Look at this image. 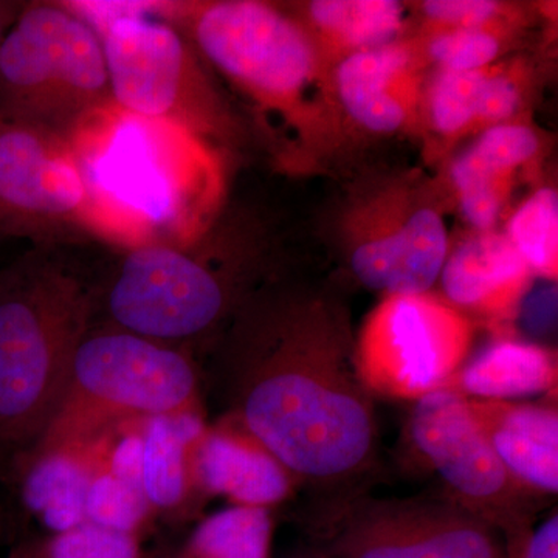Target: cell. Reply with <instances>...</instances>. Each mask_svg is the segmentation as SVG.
<instances>
[{"label":"cell","instance_id":"1","mask_svg":"<svg viewBox=\"0 0 558 558\" xmlns=\"http://www.w3.org/2000/svg\"><path fill=\"white\" fill-rule=\"evenodd\" d=\"M233 417L293 480L341 490L376 457L373 395L348 315L311 290L267 286L231 315L218 363Z\"/></svg>","mask_w":558,"mask_h":558},{"label":"cell","instance_id":"11","mask_svg":"<svg viewBox=\"0 0 558 558\" xmlns=\"http://www.w3.org/2000/svg\"><path fill=\"white\" fill-rule=\"evenodd\" d=\"M312 538L315 558H510L497 529L450 499L340 498Z\"/></svg>","mask_w":558,"mask_h":558},{"label":"cell","instance_id":"25","mask_svg":"<svg viewBox=\"0 0 558 558\" xmlns=\"http://www.w3.org/2000/svg\"><path fill=\"white\" fill-rule=\"evenodd\" d=\"M270 539L269 510L234 506L205 520L182 558H269Z\"/></svg>","mask_w":558,"mask_h":558},{"label":"cell","instance_id":"31","mask_svg":"<svg viewBox=\"0 0 558 558\" xmlns=\"http://www.w3.org/2000/svg\"><path fill=\"white\" fill-rule=\"evenodd\" d=\"M143 438L128 436L121 440L112 458V475L143 490L142 486Z\"/></svg>","mask_w":558,"mask_h":558},{"label":"cell","instance_id":"5","mask_svg":"<svg viewBox=\"0 0 558 558\" xmlns=\"http://www.w3.org/2000/svg\"><path fill=\"white\" fill-rule=\"evenodd\" d=\"M108 10L106 16L78 11L100 35L113 105L178 124L219 148L240 137L236 117L174 24L135 7Z\"/></svg>","mask_w":558,"mask_h":558},{"label":"cell","instance_id":"9","mask_svg":"<svg viewBox=\"0 0 558 558\" xmlns=\"http://www.w3.org/2000/svg\"><path fill=\"white\" fill-rule=\"evenodd\" d=\"M341 236L351 274L384 296L428 293L451 247L442 207L416 174L359 193L344 213Z\"/></svg>","mask_w":558,"mask_h":558},{"label":"cell","instance_id":"7","mask_svg":"<svg viewBox=\"0 0 558 558\" xmlns=\"http://www.w3.org/2000/svg\"><path fill=\"white\" fill-rule=\"evenodd\" d=\"M250 292L213 252L209 229L183 247L123 250L98 284L97 314L105 310L106 325L178 348L219 329Z\"/></svg>","mask_w":558,"mask_h":558},{"label":"cell","instance_id":"27","mask_svg":"<svg viewBox=\"0 0 558 558\" xmlns=\"http://www.w3.org/2000/svg\"><path fill=\"white\" fill-rule=\"evenodd\" d=\"M532 81V68L521 58L487 68L480 92L475 135L488 128L521 121L519 117L527 108Z\"/></svg>","mask_w":558,"mask_h":558},{"label":"cell","instance_id":"13","mask_svg":"<svg viewBox=\"0 0 558 558\" xmlns=\"http://www.w3.org/2000/svg\"><path fill=\"white\" fill-rule=\"evenodd\" d=\"M92 236L89 204L68 137L0 120V240L53 245Z\"/></svg>","mask_w":558,"mask_h":558},{"label":"cell","instance_id":"33","mask_svg":"<svg viewBox=\"0 0 558 558\" xmlns=\"http://www.w3.org/2000/svg\"><path fill=\"white\" fill-rule=\"evenodd\" d=\"M531 292V290H529ZM557 307V289L556 286H549L548 289L542 290L535 296H524L520 310L524 311L526 315V323L534 326L535 330H543L545 326L553 325V319L556 318ZM519 317V315H517Z\"/></svg>","mask_w":558,"mask_h":558},{"label":"cell","instance_id":"6","mask_svg":"<svg viewBox=\"0 0 558 558\" xmlns=\"http://www.w3.org/2000/svg\"><path fill=\"white\" fill-rule=\"evenodd\" d=\"M110 101L100 35L75 7H21L0 44V120L68 135Z\"/></svg>","mask_w":558,"mask_h":558},{"label":"cell","instance_id":"23","mask_svg":"<svg viewBox=\"0 0 558 558\" xmlns=\"http://www.w3.org/2000/svg\"><path fill=\"white\" fill-rule=\"evenodd\" d=\"M486 70H435L428 76L422 109V135H428L439 153L475 135L476 110Z\"/></svg>","mask_w":558,"mask_h":558},{"label":"cell","instance_id":"34","mask_svg":"<svg viewBox=\"0 0 558 558\" xmlns=\"http://www.w3.org/2000/svg\"><path fill=\"white\" fill-rule=\"evenodd\" d=\"M20 10L21 7L17 3L0 2V44H2L3 36L9 32L14 20H16Z\"/></svg>","mask_w":558,"mask_h":558},{"label":"cell","instance_id":"32","mask_svg":"<svg viewBox=\"0 0 558 558\" xmlns=\"http://www.w3.org/2000/svg\"><path fill=\"white\" fill-rule=\"evenodd\" d=\"M520 558H558L557 513L532 529Z\"/></svg>","mask_w":558,"mask_h":558},{"label":"cell","instance_id":"12","mask_svg":"<svg viewBox=\"0 0 558 558\" xmlns=\"http://www.w3.org/2000/svg\"><path fill=\"white\" fill-rule=\"evenodd\" d=\"M473 337V319L442 296H381L355 337L360 377L371 395L417 400L449 384Z\"/></svg>","mask_w":558,"mask_h":558},{"label":"cell","instance_id":"8","mask_svg":"<svg viewBox=\"0 0 558 558\" xmlns=\"http://www.w3.org/2000/svg\"><path fill=\"white\" fill-rule=\"evenodd\" d=\"M196 398V371L179 348L92 326L73 359L57 416L39 439V453L69 449L113 417L191 413Z\"/></svg>","mask_w":558,"mask_h":558},{"label":"cell","instance_id":"30","mask_svg":"<svg viewBox=\"0 0 558 558\" xmlns=\"http://www.w3.org/2000/svg\"><path fill=\"white\" fill-rule=\"evenodd\" d=\"M49 558H140L138 546L131 532L113 531L84 521L80 526L61 532L47 545Z\"/></svg>","mask_w":558,"mask_h":558},{"label":"cell","instance_id":"16","mask_svg":"<svg viewBox=\"0 0 558 558\" xmlns=\"http://www.w3.org/2000/svg\"><path fill=\"white\" fill-rule=\"evenodd\" d=\"M534 279L505 231H470L451 245L439 284L442 299L465 317L502 326L517 318Z\"/></svg>","mask_w":558,"mask_h":558},{"label":"cell","instance_id":"17","mask_svg":"<svg viewBox=\"0 0 558 558\" xmlns=\"http://www.w3.org/2000/svg\"><path fill=\"white\" fill-rule=\"evenodd\" d=\"M488 446L532 495L558 492V413L548 403L468 399Z\"/></svg>","mask_w":558,"mask_h":558},{"label":"cell","instance_id":"26","mask_svg":"<svg viewBox=\"0 0 558 558\" xmlns=\"http://www.w3.org/2000/svg\"><path fill=\"white\" fill-rule=\"evenodd\" d=\"M519 32L509 28H440L417 31L413 39L429 69L472 72L501 61Z\"/></svg>","mask_w":558,"mask_h":558},{"label":"cell","instance_id":"2","mask_svg":"<svg viewBox=\"0 0 558 558\" xmlns=\"http://www.w3.org/2000/svg\"><path fill=\"white\" fill-rule=\"evenodd\" d=\"M65 137L86 186L92 238L121 250L183 247L218 222L227 167L208 140L112 100Z\"/></svg>","mask_w":558,"mask_h":558},{"label":"cell","instance_id":"24","mask_svg":"<svg viewBox=\"0 0 558 558\" xmlns=\"http://www.w3.org/2000/svg\"><path fill=\"white\" fill-rule=\"evenodd\" d=\"M506 236L535 278L556 282L558 277V194L539 186L510 211Z\"/></svg>","mask_w":558,"mask_h":558},{"label":"cell","instance_id":"21","mask_svg":"<svg viewBox=\"0 0 558 558\" xmlns=\"http://www.w3.org/2000/svg\"><path fill=\"white\" fill-rule=\"evenodd\" d=\"M204 436L194 411L150 417L143 438L142 486L149 505L170 508L185 492V451Z\"/></svg>","mask_w":558,"mask_h":558},{"label":"cell","instance_id":"29","mask_svg":"<svg viewBox=\"0 0 558 558\" xmlns=\"http://www.w3.org/2000/svg\"><path fill=\"white\" fill-rule=\"evenodd\" d=\"M145 494L140 488L124 483L112 473H105L90 480L86 498V517L90 523L113 529V531L131 532L145 515Z\"/></svg>","mask_w":558,"mask_h":558},{"label":"cell","instance_id":"15","mask_svg":"<svg viewBox=\"0 0 558 558\" xmlns=\"http://www.w3.org/2000/svg\"><path fill=\"white\" fill-rule=\"evenodd\" d=\"M542 156L539 132L524 121H513L480 132L450 161V190L472 231L497 230L510 211L520 180L538 167Z\"/></svg>","mask_w":558,"mask_h":558},{"label":"cell","instance_id":"20","mask_svg":"<svg viewBox=\"0 0 558 558\" xmlns=\"http://www.w3.org/2000/svg\"><path fill=\"white\" fill-rule=\"evenodd\" d=\"M557 376V354L553 349L501 333L465 360L444 388L468 399L510 402L553 391Z\"/></svg>","mask_w":558,"mask_h":558},{"label":"cell","instance_id":"35","mask_svg":"<svg viewBox=\"0 0 558 558\" xmlns=\"http://www.w3.org/2000/svg\"><path fill=\"white\" fill-rule=\"evenodd\" d=\"M9 558H49L47 545H22L14 549Z\"/></svg>","mask_w":558,"mask_h":558},{"label":"cell","instance_id":"19","mask_svg":"<svg viewBox=\"0 0 558 558\" xmlns=\"http://www.w3.org/2000/svg\"><path fill=\"white\" fill-rule=\"evenodd\" d=\"M197 480L213 494L238 506L266 508L292 492L293 476L247 433H207L196 454Z\"/></svg>","mask_w":558,"mask_h":558},{"label":"cell","instance_id":"18","mask_svg":"<svg viewBox=\"0 0 558 558\" xmlns=\"http://www.w3.org/2000/svg\"><path fill=\"white\" fill-rule=\"evenodd\" d=\"M288 10L330 70L351 54L409 38L410 7L395 0H312Z\"/></svg>","mask_w":558,"mask_h":558},{"label":"cell","instance_id":"28","mask_svg":"<svg viewBox=\"0 0 558 558\" xmlns=\"http://www.w3.org/2000/svg\"><path fill=\"white\" fill-rule=\"evenodd\" d=\"M417 31L440 28H509L520 31L526 24L523 10L512 3L494 0H425L414 7Z\"/></svg>","mask_w":558,"mask_h":558},{"label":"cell","instance_id":"22","mask_svg":"<svg viewBox=\"0 0 558 558\" xmlns=\"http://www.w3.org/2000/svg\"><path fill=\"white\" fill-rule=\"evenodd\" d=\"M89 486V473L68 451L40 453L25 476V505L61 534L86 521Z\"/></svg>","mask_w":558,"mask_h":558},{"label":"cell","instance_id":"14","mask_svg":"<svg viewBox=\"0 0 558 558\" xmlns=\"http://www.w3.org/2000/svg\"><path fill=\"white\" fill-rule=\"evenodd\" d=\"M428 69L413 36L343 58L330 80L344 124L374 135H422Z\"/></svg>","mask_w":558,"mask_h":558},{"label":"cell","instance_id":"3","mask_svg":"<svg viewBox=\"0 0 558 558\" xmlns=\"http://www.w3.org/2000/svg\"><path fill=\"white\" fill-rule=\"evenodd\" d=\"M157 9L248 102L279 163L306 168L339 146L347 124L329 65L288 9L258 0Z\"/></svg>","mask_w":558,"mask_h":558},{"label":"cell","instance_id":"4","mask_svg":"<svg viewBox=\"0 0 558 558\" xmlns=\"http://www.w3.org/2000/svg\"><path fill=\"white\" fill-rule=\"evenodd\" d=\"M98 311V284L53 245L0 270V444L39 442Z\"/></svg>","mask_w":558,"mask_h":558},{"label":"cell","instance_id":"10","mask_svg":"<svg viewBox=\"0 0 558 558\" xmlns=\"http://www.w3.org/2000/svg\"><path fill=\"white\" fill-rule=\"evenodd\" d=\"M414 402L407 425L414 453L438 473L451 502L497 529L509 557L520 558L532 531L534 495L510 476L488 446L468 398L439 388Z\"/></svg>","mask_w":558,"mask_h":558}]
</instances>
